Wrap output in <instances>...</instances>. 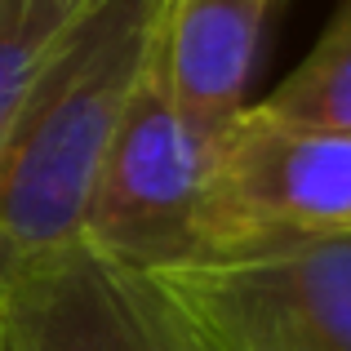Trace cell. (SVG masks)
<instances>
[{
    "instance_id": "1",
    "label": "cell",
    "mask_w": 351,
    "mask_h": 351,
    "mask_svg": "<svg viewBox=\"0 0 351 351\" xmlns=\"http://www.w3.org/2000/svg\"><path fill=\"white\" fill-rule=\"evenodd\" d=\"M160 0H80L0 138V289L80 240L89 187L152 49Z\"/></svg>"
},
{
    "instance_id": "2",
    "label": "cell",
    "mask_w": 351,
    "mask_h": 351,
    "mask_svg": "<svg viewBox=\"0 0 351 351\" xmlns=\"http://www.w3.org/2000/svg\"><path fill=\"white\" fill-rule=\"evenodd\" d=\"M223 147L178 112L147 49L98 160L80 240L138 276L205 258Z\"/></svg>"
},
{
    "instance_id": "3",
    "label": "cell",
    "mask_w": 351,
    "mask_h": 351,
    "mask_svg": "<svg viewBox=\"0 0 351 351\" xmlns=\"http://www.w3.org/2000/svg\"><path fill=\"white\" fill-rule=\"evenodd\" d=\"M147 280L191 351H351V236L223 249Z\"/></svg>"
},
{
    "instance_id": "4",
    "label": "cell",
    "mask_w": 351,
    "mask_h": 351,
    "mask_svg": "<svg viewBox=\"0 0 351 351\" xmlns=\"http://www.w3.org/2000/svg\"><path fill=\"white\" fill-rule=\"evenodd\" d=\"M298 236H351V129L245 107L218 160L209 254Z\"/></svg>"
},
{
    "instance_id": "5",
    "label": "cell",
    "mask_w": 351,
    "mask_h": 351,
    "mask_svg": "<svg viewBox=\"0 0 351 351\" xmlns=\"http://www.w3.org/2000/svg\"><path fill=\"white\" fill-rule=\"evenodd\" d=\"M0 351H191L152 280L85 240L0 289Z\"/></svg>"
},
{
    "instance_id": "6",
    "label": "cell",
    "mask_w": 351,
    "mask_h": 351,
    "mask_svg": "<svg viewBox=\"0 0 351 351\" xmlns=\"http://www.w3.org/2000/svg\"><path fill=\"white\" fill-rule=\"evenodd\" d=\"M267 14L271 0H160L152 62L178 112L214 143H227L245 116Z\"/></svg>"
},
{
    "instance_id": "7",
    "label": "cell",
    "mask_w": 351,
    "mask_h": 351,
    "mask_svg": "<svg viewBox=\"0 0 351 351\" xmlns=\"http://www.w3.org/2000/svg\"><path fill=\"white\" fill-rule=\"evenodd\" d=\"M258 112L289 125L351 129V0L338 5L316 49L258 103Z\"/></svg>"
},
{
    "instance_id": "8",
    "label": "cell",
    "mask_w": 351,
    "mask_h": 351,
    "mask_svg": "<svg viewBox=\"0 0 351 351\" xmlns=\"http://www.w3.org/2000/svg\"><path fill=\"white\" fill-rule=\"evenodd\" d=\"M80 0H0V138Z\"/></svg>"
}]
</instances>
